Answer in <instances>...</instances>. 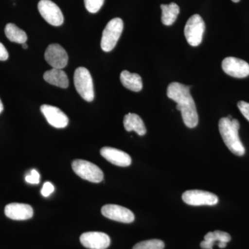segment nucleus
I'll return each instance as SVG.
<instances>
[{
	"label": "nucleus",
	"mask_w": 249,
	"mask_h": 249,
	"mask_svg": "<svg viewBox=\"0 0 249 249\" xmlns=\"http://www.w3.org/2000/svg\"><path fill=\"white\" fill-rule=\"evenodd\" d=\"M167 96L177 103V109L181 111L183 123L189 128H194L199 122L196 103L190 92V87L181 83H170Z\"/></svg>",
	"instance_id": "nucleus-1"
},
{
	"label": "nucleus",
	"mask_w": 249,
	"mask_h": 249,
	"mask_svg": "<svg viewBox=\"0 0 249 249\" xmlns=\"http://www.w3.org/2000/svg\"><path fill=\"white\" fill-rule=\"evenodd\" d=\"M240 127V123L237 119L223 117L219 120V132L225 145L235 155L243 156L245 147L239 137Z\"/></svg>",
	"instance_id": "nucleus-2"
},
{
	"label": "nucleus",
	"mask_w": 249,
	"mask_h": 249,
	"mask_svg": "<svg viewBox=\"0 0 249 249\" xmlns=\"http://www.w3.org/2000/svg\"><path fill=\"white\" fill-rule=\"evenodd\" d=\"M75 88L85 101L91 102L94 98V90L92 77L90 74L89 70L85 67H80L75 71L74 76Z\"/></svg>",
	"instance_id": "nucleus-3"
},
{
	"label": "nucleus",
	"mask_w": 249,
	"mask_h": 249,
	"mask_svg": "<svg viewBox=\"0 0 249 249\" xmlns=\"http://www.w3.org/2000/svg\"><path fill=\"white\" fill-rule=\"evenodd\" d=\"M124 30V22L119 18H114L107 23L103 31L101 48L106 52H111L115 47Z\"/></svg>",
	"instance_id": "nucleus-4"
},
{
	"label": "nucleus",
	"mask_w": 249,
	"mask_h": 249,
	"mask_svg": "<svg viewBox=\"0 0 249 249\" xmlns=\"http://www.w3.org/2000/svg\"><path fill=\"white\" fill-rule=\"evenodd\" d=\"M72 169L78 176L92 183H100L104 178L102 170L88 160H76L72 163Z\"/></svg>",
	"instance_id": "nucleus-5"
},
{
	"label": "nucleus",
	"mask_w": 249,
	"mask_h": 249,
	"mask_svg": "<svg viewBox=\"0 0 249 249\" xmlns=\"http://www.w3.org/2000/svg\"><path fill=\"white\" fill-rule=\"evenodd\" d=\"M205 29L204 19L199 15L192 16L187 21L184 29V35L187 42L193 47H197L203 40Z\"/></svg>",
	"instance_id": "nucleus-6"
},
{
	"label": "nucleus",
	"mask_w": 249,
	"mask_h": 249,
	"mask_svg": "<svg viewBox=\"0 0 249 249\" xmlns=\"http://www.w3.org/2000/svg\"><path fill=\"white\" fill-rule=\"evenodd\" d=\"M182 199L191 206H214L218 203L217 196L210 192L191 190L183 193Z\"/></svg>",
	"instance_id": "nucleus-7"
},
{
	"label": "nucleus",
	"mask_w": 249,
	"mask_h": 249,
	"mask_svg": "<svg viewBox=\"0 0 249 249\" xmlns=\"http://www.w3.org/2000/svg\"><path fill=\"white\" fill-rule=\"evenodd\" d=\"M37 8L42 17L51 25L59 27L63 24L64 16L61 10L53 1L40 0Z\"/></svg>",
	"instance_id": "nucleus-8"
},
{
	"label": "nucleus",
	"mask_w": 249,
	"mask_h": 249,
	"mask_svg": "<svg viewBox=\"0 0 249 249\" xmlns=\"http://www.w3.org/2000/svg\"><path fill=\"white\" fill-rule=\"evenodd\" d=\"M222 70L234 78H243L249 76V64L235 57H228L223 60Z\"/></svg>",
	"instance_id": "nucleus-9"
},
{
	"label": "nucleus",
	"mask_w": 249,
	"mask_h": 249,
	"mask_svg": "<svg viewBox=\"0 0 249 249\" xmlns=\"http://www.w3.org/2000/svg\"><path fill=\"white\" fill-rule=\"evenodd\" d=\"M101 213L103 216L116 222L129 224L134 222V214L130 210L116 204H107L103 206Z\"/></svg>",
	"instance_id": "nucleus-10"
},
{
	"label": "nucleus",
	"mask_w": 249,
	"mask_h": 249,
	"mask_svg": "<svg viewBox=\"0 0 249 249\" xmlns=\"http://www.w3.org/2000/svg\"><path fill=\"white\" fill-rule=\"evenodd\" d=\"M46 61L53 68L63 69L68 63V55L65 49L59 44H52L46 49Z\"/></svg>",
	"instance_id": "nucleus-11"
},
{
	"label": "nucleus",
	"mask_w": 249,
	"mask_h": 249,
	"mask_svg": "<svg viewBox=\"0 0 249 249\" xmlns=\"http://www.w3.org/2000/svg\"><path fill=\"white\" fill-rule=\"evenodd\" d=\"M80 241L85 248L106 249L110 245V237L102 232H87L80 235Z\"/></svg>",
	"instance_id": "nucleus-12"
},
{
	"label": "nucleus",
	"mask_w": 249,
	"mask_h": 249,
	"mask_svg": "<svg viewBox=\"0 0 249 249\" xmlns=\"http://www.w3.org/2000/svg\"><path fill=\"white\" fill-rule=\"evenodd\" d=\"M40 110L47 122L55 128H65L69 124L68 117L58 107L49 105H42Z\"/></svg>",
	"instance_id": "nucleus-13"
},
{
	"label": "nucleus",
	"mask_w": 249,
	"mask_h": 249,
	"mask_svg": "<svg viewBox=\"0 0 249 249\" xmlns=\"http://www.w3.org/2000/svg\"><path fill=\"white\" fill-rule=\"evenodd\" d=\"M4 213L13 220H27L34 215V210L29 204L11 203L6 205Z\"/></svg>",
	"instance_id": "nucleus-14"
},
{
	"label": "nucleus",
	"mask_w": 249,
	"mask_h": 249,
	"mask_svg": "<svg viewBox=\"0 0 249 249\" xmlns=\"http://www.w3.org/2000/svg\"><path fill=\"white\" fill-rule=\"evenodd\" d=\"M100 152L106 160L117 166L127 167L132 163V159L128 154L114 147H103Z\"/></svg>",
	"instance_id": "nucleus-15"
},
{
	"label": "nucleus",
	"mask_w": 249,
	"mask_h": 249,
	"mask_svg": "<svg viewBox=\"0 0 249 249\" xmlns=\"http://www.w3.org/2000/svg\"><path fill=\"white\" fill-rule=\"evenodd\" d=\"M44 79L49 84L66 89L69 86V79L66 73L61 69L53 68L44 73Z\"/></svg>",
	"instance_id": "nucleus-16"
},
{
	"label": "nucleus",
	"mask_w": 249,
	"mask_h": 249,
	"mask_svg": "<svg viewBox=\"0 0 249 249\" xmlns=\"http://www.w3.org/2000/svg\"><path fill=\"white\" fill-rule=\"evenodd\" d=\"M124 129L127 132L134 131L139 136H143L146 134V128L142 118L136 114H126L124 119Z\"/></svg>",
	"instance_id": "nucleus-17"
},
{
	"label": "nucleus",
	"mask_w": 249,
	"mask_h": 249,
	"mask_svg": "<svg viewBox=\"0 0 249 249\" xmlns=\"http://www.w3.org/2000/svg\"><path fill=\"white\" fill-rule=\"evenodd\" d=\"M120 79L121 83L127 89L139 92L142 88V77L137 73H130L128 71L121 72Z\"/></svg>",
	"instance_id": "nucleus-18"
},
{
	"label": "nucleus",
	"mask_w": 249,
	"mask_h": 249,
	"mask_svg": "<svg viewBox=\"0 0 249 249\" xmlns=\"http://www.w3.org/2000/svg\"><path fill=\"white\" fill-rule=\"evenodd\" d=\"M231 240V237L228 232L215 231L214 232H209L204 236V240L201 242L200 246L203 249H213L216 242H228Z\"/></svg>",
	"instance_id": "nucleus-19"
},
{
	"label": "nucleus",
	"mask_w": 249,
	"mask_h": 249,
	"mask_svg": "<svg viewBox=\"0 0 249 249\" xmlns=\"http://www.w3.org/2000/svg\"><path fill=\"white\" fill-rule=\"evenodd\" d=\"M160 9L162 10L161 21L165 26H170L176 21L180 9L175 3L170 4H161Z\"/></svg>",
	"instance_id": "nucleus-20"
},
{
	"label": "nucleus",
	"mask_w": 249,
	"mask_h": 249,
	"mask_svg": "<svg viewBox=\"0 0 249 249\" xmlns=\"http://www.w3.org/2000/svg\"><path fill=\"white\" fill-rule=\"evenodd\" d=\"M4 32L6 37L11 42L23 44L27 41L28 37L25 31L19 29L16 24L12 23L6 24Z\"/></svg>",
	"instance_id": "nucleus-21"
},
{
	"label": "nucleus",
	"mask_w": 249,
	"mask_h": 249,
	"mask_svg": "<svg viewBox=\"0 0 249 249\" xmlns=\"http://www.w3.org/2000/svg\"><path fill=\"white\" fill-rule=\"evenodd\" d=\"M164 247V242L163 241L152 239L139 242L132 249H163Z\"/></svg>",
	"instance_id": "nucleus-22"
},
{
	"label": "nucleus",
	"mask_w": 249,
	"mask_h": 249,
	"mask_svg": "<svg viewBox=\"0 0 249 249\" xmlns=\"http://www.w3.org/2000/svg\"><path fill=\"white\" fill-rule=\"evenodd\" d=\"M105 0H84L86 9L91 14H96L102 7Z\"/></svg>",
	"instance_id": "nucleus-23"
},
{
	"label": "nucleus",
	"mask_w": 249,
	"mask_h": 249,
	"mask_svg": "<svg viewBox=\"0 0 249 249\" xmlns=\"http://www.w3.org/2000/svg\"><path fill=\"white\" fill-rule=\"evenodd\" d=\"M40 174L36 170H32L29 175L26 176L25 180L27 183L31 184H37L40 182Z\"/></svg>",
	"instance_id": "nucleus-24"
},
{
	"label": "nucleus",
	"mask_w": 249,
	"mask_h": 249,
	"mask_svg": "<svg viewBox=\"0 0 249 249\" xmlns=\"http://www.w3.org/2000/svg\"><path fill=\"white\" fill-rule=\"evenodd\" d=\"M237 107L240 109L242 115L245 116V119L249 121V103L241 101L237 103Z\"/></svg>",
	"instance_id": "nucleus-25"
},
{
	"label": "nucleus",
	"mask_w": 249,
	"mask_h": 249,
	"mask_svg": "<svg viewBox=\"0 0 249 249\" xmlns=\"http://www.w3.org/2000/svg\"><path fill=\"white\" fill-rule=\"evenodd\" d=\"M54 190H55V188H54L53 185L52 183L47 181L42 186V190H41V194L42 196L47 197L53 193Z\"/></svg>",
	"instance_id": "nucleus-26"
},
{
	"label": "nucleus",
	"mask_w": 249,
	"mask_h": 249,
	"mask_svg": "<svg viewBox=\"0 0 249 249\" xmlns=\"http://www.w3.org/2000/svg\"><path fill=\"white\" fill-rule=\"evenodd\" d=\"M8 58H9V53L4 45L0 42V60L5 61Z\"/></svg>",
	"instance_id": "nucleus-27"
},
{
	"label": "nucleus",
	"mask_w": 249,
	"mask_h": 249,
	"mask_svg": "<svg viewBox=\"0 0 249 249\" xmlns=\"http://www.w3.org/2000/svg\"><path fill=\"white\" fill-rule=\"evenodd\" d=\"M227 243H225V242H219V243L217 244L218 247L221 249L225 248V247H227Z\"/></svg>",
	"instance_id": "nucleus-28"
},
{
	"label": "nucleus",
	"mask_w": 249,
	"mask_h": 249,
	"mask_svg": "<svg viewBox=\"0 0 249 249\" xmlns=\"http://www.w3.org/2000/svg\"><path fill=\"white\" fill-rule=\"evenodd\" d=\"M3 110H4V106H3V103L0 99V114L2 112Z\"/></svg>",
	"instance_id": "nucleus-29"
},
{
	"label": "nucleus",
	"mask_w": 249,
	"mask_h": 249,
	"mask_svg": "<svg viewBox=\"0 0 249 249\" xmlns=\"http://www.w3.org/2000/svg\"><path fill=\"white\" fill-rule=\"evenodd\" d=\"M22 45L23 49H27L28 45H27V44L26 43V42H25V43L22 44Z\"/></svg>",
	"instance_id": "nucleus-30"
},
{
	"label": "nucleus",
	"mask_w": 249,
	"mask_h": 249,
	"mask_svg": "<svg viewBox=\"0 0 249 249\" xmlns=\"http://www.w3.org/2000/svg\"><path fill=\"white\" fill-rule=\"evenodd\" d=\"M232 1H233V2L237 3V2H239V1H240V0H232Z\"/></svg>",
	"instance_id": "nucleus-31"
}]
</instances>
